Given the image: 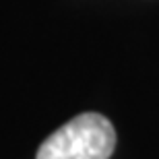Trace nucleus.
Wrapping results in <instances>:
<instances>
[{"label": "nucleus", "mask_w": 159, "mask_h": 159, "mask_svg": "<svg viewBox=\"0 0 159 159\" xmlns=\"http://www.w3.org/2000/svg\"><path fill=\"white\" fill-rule=\"evenodd\" d=\"M116 147L112 122L95 112L81 114L41 143L35 159H110Z\"/></svg>", "instance_id": "f257e3e1"}]
</instances>
